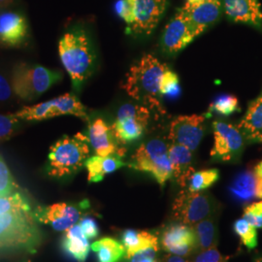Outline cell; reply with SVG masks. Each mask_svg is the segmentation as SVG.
<instances>
[{
  "label": "cell",
  "mask_w": 262,
  "mask_h": 262,
  "mask_svg": "<svg viewBox=\"0 0 262 262\" xmlns=\"http://www.w3.org/2000/svg\"><path fill=\"white\" fill-rule=\"evenodd\" d=\"M168 67L152 55H145L132 64L125 76L122 88L136 101L164 112L161 105L160 82Z\"/></svg>",
  "instance_id": "cell-1"
},
{
  "label": "cell",
  "mask_w": 262,
  "mask_h": 262,
  "mask_svg": "<svg viewBox=\"0 0 262 262\" xmlns=\"http://www.w3.org/2000/svg\"><path fill=\"white\" fill-rule=\"evenodd\" d=\"M58 54L75 91L93 75L96 56L93 44L82 28H73L60 38Z\"/></svg>",
  "instance_id": "cell-2"
},
{
  "label": "cell",
  "mask_w": 262,
  "mask_h": 262,
  "mask_svg": "<svg viewBox=\"0 0 262 262\" xmlns=\"http://www.w3.org/2000/svg\"><path fill=\"white\" fill-rule=\"evenodd\" d=\"M91 145L86 135L79 132L63 136L51 147L46 171L50 177L64 179L81 171L90 158Z\"/></svg>",
  "instance_id": "cell-3"
},
{
  "label": "cell",
  "mask_w": 262,
  "mask_h": 262,
  "mask_svg": "<svg viewBox=\"0 0 262 262\" xmlns=\"http://www.w3.org/2000/svg\"><path fill=\"white\" fill-rule=\"evenodd\" d=\"M30 212H12L0 215V249L35 253L42 234Z\"/></svg>",
  "instance_id": "cell-4"
},
{
  "label": "cell",
  "mask_w": 262,
  "mask_h": 262,
  "mask_svg": "<svg viewBox=\"0 0 262 262\" xmlns=\"http://www.w3.org/2000/svg\"><path fill=\"white\" fill-rule=\"evenodd\" d=\"M62 73L39 64L19 63L14 67L12 88L15 94L25 101H32L59 83Z\"/></svg>",
  "instance_id": "cell-5"
},
{
  "label": "cell",
  "mask_w": 262,
  "mask_h": 262,
  "mask_svg": "<svg viewBox=\"0 0 262 262\" xmlns=\"http://www.w3.org/2000/svg\"><path fill=\"white\" fill-rule=\"evenodd\" d=\"M127 166L150 174L160 187H164L166 182L172 178L168 144L161 138H152L142 143L132 155Z\"/></svg>",
  "instance_id": "cell-6"
},
{
  "label": "cell",
  "mask_w": 262,
  "mask_h": 262,
  "mask_svg": "<svg viewBox=\"0 0 262 262\" xmlns=\"http://www.w3.org/2000/svg\"><path fill=\"white\" fill-rule=\"evenodd\" d=\"M15 115L19 120L28 122H41L66 115L75 116L85 122H90L85 107L72 94H62L49 101L23 107Z\"/></svg>",
  "instance_id": "cell-7"
},
{
  "label": "cell",
  "mask_w": 262,
  "mask_h": 262,
  "mask_svg": "<svg viewBox=\"0 0 262 262\" xmlns=\"http://www.w3.org/2000/svg\"><path fill=\"white\" fill-rule=\"evenodd\" d=\"M150 118V110L146 105L123 104L111 125L117 143L125 146L139 140L147 129Z\"/></svg>",
  "instance_id": "cell-8"
},
{
  "label": "cell",
  "mask_w": 262,
  "mask_h": 262,
  "mask_svg": "<svg viewBox=\"0 0 262 262\" xmlns=\"http://www.w3.org/2000/svg\"><path fill=\"white\" fill-rule=\"evenodd\" d=\"M215 143L210 157L215 162H238L243 154L246 139L238 125L216 120L213 122Z\"/></svg>",
  "instance_id": "cell-9"
},
{
  "label": "cell",
  "mask_w": 262,
  "mask_h": 262,
  "mask_svg": "<svg viewBox=\"0 0 262 262\" xmlns=\"http://www.w3.org/2000/svg\"><path fill=\"white\" fill-rule=\"evenodd\" d=\"M214 209V201L210 194L184 189L175 198L172 212L174 217L181 224L192 226L211 216Z\"/></svg>",
  "instance_id": "cell-10"
},
{
  "label": "cell",
  "mask_w": 262,
  "mask_h": 262,
  "mask_svg": "<svg viewBox=\"0 0 262 262\" xmlns=\"http://www.w3.org/2000/svg\"><path fill=\"white\" fill-rule=\"evenodd\" d=\"M205 122L206 117L203 115L177 117L170 123L169 142L195 151L205 134Z\"/></svg>",
  "instance_id": "cell-11"
},
{
  "label": "cell",
  "mask_w": 262,
  "mask_h": 262,
  "mask_svg": "<svg viewBox=\"0 0 262 262\" xmlns=\"http://www.w3.org/2000/svg\"><path fill=\"white\" fill-rule=\"evenodd\" d=\"M134 20L128 28L135 36H149L166 10L167 0H129Z\"/></svg>",
  "instance_id": "cell-12"
},
{
  "label": "cell",
  "mask_w": 262,
  "mask_h": 262,
  "mask_svg": "<svg viewBox=\"0 0 262 262\" xmlns=\"http://www.w3.org/2000/svg\"><path fill=\"white\" fill-rule=\"evenodd\" d=\"M182 9L185 12L193 36L196 38L217 21L223 9V3L222 0L187 1Z\"/></svg>",
  "instance_id": "cell-13"
},
{
  "label": "cell",
  "mask_w": 262,
  "mask_h": 262,
  "mask_svg": "<svg viewBox=\"0 0 262 262\" xmlns=\"http://www.w3.org/2000/svg\"><path fill=\"white\" fill-rule=\"evenodd\" d=\"M195 38L193 36L184 10H179L166 25L161 38L162 51L173 56L183 51Z\"/></svg>",
  "instance_id": "cell-14"
},
{
  "label": "cell",
  "mask_w": 262,
  "mask_h": 262,
  "mask_svg": "<svg viewBox=\"0 0 262 262\" xmlns=\"http://www.w3.org/2000/svg\"><path fill=\"white\" fill-rule=\"evenodd\" d=\"M32 215L37 223L50 225L56 231H66L81 220L80 210L69 203L37 207Z\"/></svg>",
  "instance_id": "cell-15"
},
{
  "label": "cell",
  "mask_w": 262,
  "mask_h": 262,
  "mask_svg": "<svg viewBox=\"0 0 262 262\" xmlns=\"http://www.w3.org/2000/svg\"><path fill=\"white\" fill-rule=\"evenodd\" d=\"M161 245L167 253L180 256H187L197 252L193 227L184 224L169 225L162 233Z\"/></svg>",
  "instance_id": "cell-16"
},
{
  "label": "cell",
  "mask_w": 262,
  "mask_h": 262,
  "mask_svg": "<svg viewBox=\"0 0 262 262\" xmlns=\"http://www.w3.org/2000/svg\"><path fill=\"white\" fill-rule=\"evenodd\" d=\"M88 138L91 147L97 156L108 157L111 155L123 156L125 150L120 148L114 137L112 128L102 118H97L89 122Z\"/></svg>",
  "instance_id": "cell-17"
},
{
  "label": "cell",
  "mask_w": 262,
  "mask_h": 262,
  "mask_svg": "<svg viewBox=\"0 0 262 262\" xmlns=\"http://www.w3.org/2000/svg\"><path fill=\"white\" fill-rule=\"evenodd\" d=\"M27 19L19 13L4 12L0 14V46L19 47L28 37Z\"/></svg>",
  "instance_id": "cell-18"
},
{
  "label": "cell",
  "mask_w": 262,
  "mask_h": 262,
  "mask_svg": "<svg viewBox=\"0 0 262 262\" xmlns=\"http://www.w3.org/2000/svg\"><path fill=\"white\" fill-rule=\"evenodd\" d=\"M228 191L235 201L250 203L262 200V178L253 170L238 173L228 187Z\"/></svg>",
  "instance_id": "cell-19"
},
{
  "label": "cell",
  "mask_w": 262,
  "mask_h": 262,
  "mask_svg": "<svg viewBox=\"0 0 262 262\" xmlns=\"http://www.w3.org/2000/svg\"><path fill=\"white\" fill-rule=\"evenodd\" d=\"M227 18L254 28H262V12L259 0H222Z\"/></svg>",
  "instance_id": "cell-20"
},
{
  "label": "cell",
  "mask_w": 262,
  "mask_h": 262,
  "mask_svg": "<svg viewBox=\"0 0 262 262\" xmlns=\"http://www.w3.org/2000/svg\"><path fill=\"white\" fill-rule=\"evenodd\" d=\"M193 151L178 144H168V156L172 169V177L179 186L186 187L192 174L195 172L193 167Z\"/></svg>",
  "instance_id": "cell-21"
},
{
  "label": "cell",
  "mask_w": 262,
  "mask_h": 262,
  "mask_svg": "<svg viewBox=\"0 0 262 262\" xmlns=\"http://www.w3.org/2000/svg\"><path fill=\"white\" fill-rule=\"evenodd\" d=\"M237 125L247 143L262 144V93L250 102L242 120Z\"/></svg>",
  "instance_id": "cell-22"
},
{
  "label": "cell",
  "mask_w": 262,
  "mask_h": 262,
  "mask_svg": "<svg viewBox=\"0 0 262 262\" xmlns=\"http://www.w3.org/2000/svg\"><path fill=\"white\" fill-rule=\"evenodd\" d=\"M127 166V163L122 160L121 155L115 154L108 157L94 156L86 159L84 167L88 170V181L90 183H98L108 174Z\"/></svg>",
  "instance_id": "cell-23"
},
{
  "label": "cell",
  "mask_w": 262,
  "mask_h": 262,
  "mask_svg": "<svg viewBox=\"0 0 262 262\" xmlns=\"http://www.w3.org/2000/svg\"><path fill=\"white\" fill-rule=\"evenodd\" d=\"M62 248L77 262H85L91 246L89 239L84 236L80 225H73L66 230L62 240Z\"/></svg>",
  "instance_id": "cell-24"
},
{
  "label": "cell",
  "mask_w": 262,
  "mask_h": 262,
  "mask_svg": "<svg viewBox=\"0 0 262 262\" xmlns=\"http://www.w3.org/2000/svg\"><path fill=\"white\" fill-rule=\"evenodd\" d=\"M122 242L125 249L126 258H131L135 253L144 249L155 248L159 250L158 237L144 230H124L122 233Z\"/></svg>",
  "instance_id": "cell-25"
},
{
  "label": "cell",
  "mask_w": 262,
  "mask_h": 262,
  "mask_svg": "<svg viewBox=\"0 0 262 262\" xmlns=\"http://www.w3.org/2000/svg\"><path fill=\"white\" fill-rule=\"evenodd\" d=\"M91 248L96 253L97 262H120L126 254L123 245L111 237H104Z\"/></svg>",
  "instance_id": "cell-26"
},
{
  "label": "cell",
  "mask_w": 262,
  "mask_h": 262,
  "mask_svg": "<svg viewBox=\"0 0 262 262\" xmlns=\"http://www.w3.org/2000/svg\"><path fill=\"white\" fill-rule=\"evenodd\" d=\"M196 238L197 252L215 248L217 245V226L211 216L192 225Z\"/></svg>",
  "instance_id": "cell-27"
},
{
  "label": "cell",
  "mask_w": 262,
  "mask_h": 262,
  "mask_svg": "<svg viewBox=\"0 0 262 262\" xmlns=\"http://www.w3.org/2000/svg\"><path fill=\"white\" fill-rule=\"evenodd\" d=\"M220 179V172L217 169H206L194 172L188 182V190L198 192L203 191L208 187H212Z\"/></svg>",
  "instance_id": "cell-28"
},
{
  "label": "cell",
  "mask_w": 262,
  "mask_h": 262,
  "mask_svg": "<svg viewBox=\"0 0 262 262\" xmlns=\"http://www.w3.org/2000/svg\"><path fill=\"white\" fill-rule=\"evenodd\" d=\"M19 211H31L28 199L21 193L14 192L6 196H0V215Z\"/></svg>",
  "instance_id": "cell-29"
},
{
  "label": "cell",
  "mask_w": 262,
  "mask_h": 262,
  "mask_svg": "<svg viewBox=\"0 0 262 262\" xmlns=\"http://www.w3.org/2000/svg\"><path fill=\"white\" fill-rule=\"evenodd\" d=\"M238 99L231 94H221L210 104L209 113H215L221 116H230L239 111Z\"/></svg>",
  "instance_id": "cell-30"
},
{
  "label": "cell",
  "mask_w": 262,
  "mask_h": 262,
  "mask_svg": "<svg viewBox=\"0 0 262 262\" xmlns=\"http://www.w3.org/2000/svg\"><path fill=\"white\" fill-rule=\"evenodd\" d=\"M234 231L248 250H253L257 246L256 227L248 223L245 219H240L235 222Z\"/></svg>",
  "instance_id": "cell-31"
},
{
  "label": "cell",
  "mask_w": 262,
  "mask_h": 262,
  "mask_svg": "<svg viewBox=\"0 0 262 262\" xmlns=\"http://www.w3.org/2000/svg\"><path fill=\"white\" fill-rule=\"evenodd\" d=\"M181 93L178 76L167 68L163 73L160 82V94L162 97L176 98Z\"/></svg>",
  "instance_id": "cell-32"
},
{
  "label": "cell",
  "mask_w": 262,
  "mask_h": 262,
  "mask_svg": "<svg viewBox=\"0 0 262 262\" xmlns=\"http://www.w3.org/2000/svg\"><path fill=\"white\" fill-rule=\"evenodd\" d=\"M19 118L15 114H0V143L9 140L19 128Z\"/></svg>",
  "instance_id": "cell-33"
},
{
  "label": "cell",
  "mask_w": 262,
  "mask_h": 262,
  "mask_svg": "<svg viewBox=\"0 0 262 262\" xmlns=\"http://www.w3.org/2000/svg\"><path fill=\"white\" fill-rule=\"evenodd\" d=\"M17 186L8 166L0 156V196H6L14 193V189Z\"/></svg>",
  "instance_id": "cell-34"
},
{
  "label": "cell",
  "mask_w": 262,
  "mask_h": 262,
  "mask_svg": "<svg viewBox=\"0 0 262 262\" xmlns=\"http://www.w3.org/2000/svg\"><path fill=\"white\" fill-rule=\"evenodd\" d=\"M243 219L256 228H262V200L253 202L245 208Z\"/></svg>",
  "instance_id": "cell-35"
},
{
  "label": "cell",
  "mask_w": 262,
  "mask_h": 262,
  "mask_svg": "<svg viewBox=\"0 0 262 262\" xmlns=\"http://www.w3.org/2000/svg\"><path fill=\"white\" fill-rule=\"evenodd\" d=\"M115 11L117 15L123 19L129 28L134 20L133 11L129 0H118L115 4Z\"/></svg>",
  "instance_id": "cell-36"
},
{
  "label": "cell",
  "mask_w": 262,
  "mask_h": 262,
  "mask_svg": "<svg viewBox=\"0 0 262 262\" xmlns=\"http://www.w3.org/2000/svg\"><path fill=\"white\" fill-rule=\"evenodd\" d=\"M193 262H228L227 258L220 253L215 248H211L204 251L197 252V254L192 260Z\"/></svg>",
  "instance_id": "cell-37"
},
{
  "label": "cell",
  "mask_w": 262,
  "mask_h": 262,
  "mask_svg": "<svg viewBox=\"0 0 262 262\" xmlns=\"http://www.w3.org/2000/svg\"><path fill=\"white\" fill-rule=\"evenodd\" d=\"M79 225L81 226L84 236L89 240L95 239L99 234L98 225H97L94 219L91 217V216H84L83 219H81Z\"/></svg>",
  "instance_id": "cell-38"
},
{
  "label": "cell",
  "mask_w": 262,
  "mask_h": 262,
  "mask_svg": "<svg viewBox=\"0 0 262 262\" xmlns=\"http://www.w3.org/2000/svg\"><path fill=\"white\" fill-rule=\"evenodd\" d=\"M159 250L155 248H148L141 250L131 257L130 262H158L156 259L157 252Z\"/></svg>",
  "instance_id": "cell-39"
},
{
  "label": "cell",
  "mask_w": 262,
  "mask_h": 262,
  "mask_svg": "<svg viewBox=\"0 0 262 262\" xmlns=\"http://www.w3.org/2000/svg\"><path fill=\"white\" fill-rule=\"evenodd\" d=\"M12 90L9 82L0 74V101H6L12 96Z\"/></svg>",
  "instance_id": "cell-40"
},
{
  "label": "cell",
  "mask_w": 262,
  "mask_h": 262,
  "mask_svg": "<svg viewBox=\"0 0 262 262\" xmlns=\"http://www.w3.org/2000/svg\"><path fill=\"white\" fill-rule=\"evenodd\" d=\"M191 260H188L187 258H185V256H180L176 254H172L168 253L165 254L162 258V262H190Z\"/></svg>",
  "instance_id": "cell-41"
},
{
  "label": "cell",
  "mask_w": 262,
  "mask_h": 262,
  "mask_svg": "<svg viewBox=\"0 0 262 262\" xmlns=\"http://www.w3.org/2000/svg\"><path fill=\"white\" fill-rule=\"evenodd\" d=\"M254 171H255V173H256L260 178H262V160L255 166Z\"/></svg>",
  "instance_id": "cell-42"
},
{
  "label": "cell",
  "mask_w": 262,
  "mask_h": 262,
  "mask_svg": "<svg viewBox=\"0 0 262 262\" xmlns=\"http://www.w3.org/2000/svg\"><path fill=\"white\" fill-rule=\"evenodd\" d=\"M13 0H0V7H5L9 5Z\"/></svg>",
  "instance_id": "cell-43"
},
{
  "label": "cell",
  "mask_w": 262,
  "mask_h": 262,
  "mask_svg": "<svg viewBox=\"0 0 262 262\" xmlns=\"http://www.w3.org/2000/svg\"><path fill=\"white\" fill-rule=\"evenodd\" d=\"M253 262H262V255H257Z\"/></svg>",
  "instance_id": "cell-44"
},
{
  "label": "cell",
  "mask_w": 262,
  "mask_h": 262,
  "mask_svg": "<svg viewBox=\"0 0 262 262\" xmlns=\"http://www.w3.org/2000/svg\"><path fill=\"white\" fill-rule=\"evenodd\" d=\"M188 2H195V1H198V0H187Z\"/></svg>",
  "instance_id": "cell-45"
},
{
  "label": "cell",
  "mask_w": 262,
  "mask_h": 262,
  "mask_svg": "<svg viewBox=\"0 0 262 262\" xmlns=\"http://www.w3.org/2000/svg\"><path fill=\"white\" fill-rule=\"evenodd\" d=\"M26 262H30V261H26Z\"/></svg>",
  "instance_id": "cell-46"
},
{
  "label": "cell",
  "mask_w": 262,
  "mask_h": 262,
  "mask_svg": "<svg viewBox=\"0 0 262 262\" xmlns=\"http://www.w3.org/2000/svg\"><path fill=\"white\" fill-rule=\"evenodd\" d=\"M190 262H193V261H190Z\"/></svg>",
  "instance_id": "cell-47"
}]
</instances>
